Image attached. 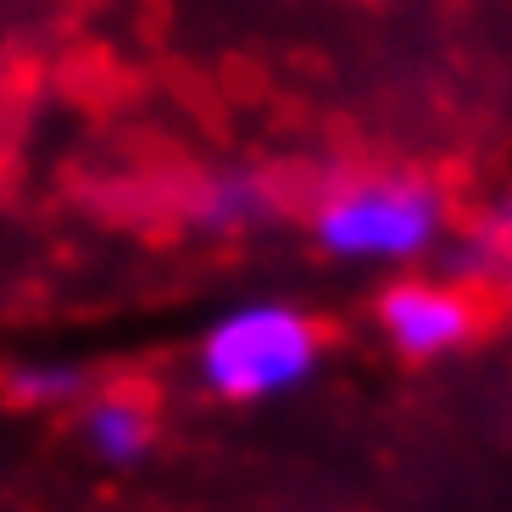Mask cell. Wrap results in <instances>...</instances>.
<instances>
[{
	"mask_svg": "<svg viewBox=\"0 0 512 512\" xmlns=\"http://www.w3.org/2000/svg\"><path fill=\"white\" fill-rule=\"evenodd\" d=\"M323 357L318 323L290 301H245L206 329L195 373L223 401H273L307 384Z\"/></svg>",
	"mask_w": 512,
	"mask_h": 512,
	"instance_id": "6da1fadb",
	"label": "cell"
},
{
	"mask_svg": "<svg viewBox=\"0 0 512 512\" xmlns=\"http://www.w3.org/2000/svg\"><path fill=\"white\" fill-rule=\"evenodd\" d=\"M446 201L423 179H362L334 190L312 218V234L340 262H412L440 240Z\"/></svg>",
	"mask_w": 512,
	"mask_h": 512,
	"instance_id": "7a4b0ae2",
	"label": "cell"
},
{
	"mask_svg": "<svg viewBox=\"0 0 512 512\" xmlns=\"http://www.w3.org/2000/svg\"><path fill=\"white\" fill-rule=\"evenodd\" d=\"M78 440L106 468H134L156 446V412L128 390H101L78 407Z\"/></svg>",
	"mask_w": 512,
	"mask_h": 512,
	"instance_id": "277c9868",
	"label": "cell"
},
{
	"mask_svg": "<svg viewBox=\"0 0 512 512\" xmlns=\"http://www.w3.org/2000/svg\"><path fill=\"white\" fill-rule=\"evenodd\" d=\"M6 396L17 401V407H84V396H90V379H84V368H73V362H17L12 373H6Z\"/></svg>",
	"mask_w": 512,
	"mask_h": 512,
	"instance_id": "5b68a950",
	"label": "cell"
},
{
	"mask_svg": "<svg viewBox=\"0 0 512 512\" xmlns=\"http://www.w3.org/2000/svg\"><path fill=\"white\" fill-rule=\"evenodd\" d=\"M379 323L401 357H446L468 346L479 329V307L451 284H396L379 301Z\"/></svg>",
	"mask_w": 512,
	"mask_h": 512,
	"instance_id": "3957f363",
	"label": "cell"
},
{
	"mask_svg": "<svg viewBox=\"0 0 512 512\" xmlns=\"http://www.w3.org/2000/svg\"><path fill=\"white\" fill-rule=\"evenodd\" d=\"M268 190L256 179H245V173H223V179H212L201 190V206H195V218L206 223V229H245V223H262L268 218Z\"/></svg>",
	"mask_w": 512,
	"mask_h": 512,
	"instance_id": "8992f818",
	"label": "cell"
}]
</instances>
